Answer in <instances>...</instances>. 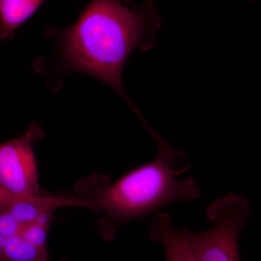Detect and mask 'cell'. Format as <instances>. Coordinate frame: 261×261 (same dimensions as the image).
I'll return each instance as SVG.
<instances>
[{"instance_id":"5b68a950","label":"cell","mask_w":261,"mask_h":261,"mask_svg":"<svg viewBox=\"0 0 261 261\" xmlns=\"http://www.w3.org/2000/svg\"><path fill=\"white\" fill-rule=\"evenodd\" d=\"M44 136L38 123L23 135L0 143V186L19 197L42 195L34 145Z\"/></svg>"},{"instance_id":"ba28073f","label":"cell","mask_w":261,"mask_h":261,"mask_svg":"<svg viewBox=\"0 0 261 261\" xmlns=\"http://www.w3.org/2000/svg\"><path fill=\"white\" fill-rule=\"evenodd\" d=\"M20 198H23V197H19L12 195L9 192L7 191V190H5V189L0 186V207L8 205V204L11 203L13 201Z\"/></svg>"},{"instance_id":"7a4b0ae2","label":"cell","mask_w":261,"mask_h":261,"mask_svg":"<svg viewBox=\"0 0 261 261\" xmlns=\"http://www.w3.org/2000/svg\"><path fill=\"white\" fill-rule=\"evenodd\" d=\"M154 141L158 147L155 158L116 181L95 173L75 184V197L101 214L97 228L103 240L113 241L125 225L159 212L166 206L200 197L195 178H178L190 169L188 156L160 135Z\"/></svg>"},{"instance_id":"30bf717a","label":"cell","mask_w":261,"mask_h":261,"mask_svg":"<svg viewBox=\"0 0 261 261\" xmlns=\"http://www.w3.org/2000/svg\"><path fill=\"white\" fill-rule=\"evenodd\" d=\"M61 261H66V260H61Z\"/></svg>"},{"instance_id":"3957f363","label":"cell","mask_w":261,"mask_h":261,"mask_svg":"<svg viewBox=\"0 0 261 261\" xmlns=\"http://www.w3.org/2000/svg\"><path fill=\"white\" fill-rule=\"evenodd\" d=\"M83 207L68 195L23 197L0 207V261H49L48 235L56 211Z\"/></svg>"},{"instance_id":"8992f818","label":"cell","mask_w":261,"mask_h":261,"mask_svg":"<svg viewBox=\"0 0 261 261\" xmlns=\"http://www.w3.org/2000/svg\"><path fill=\"white\" fill-rule=\"evenodd\" d=\"M151 240L162 245L166 261H195L190 246L173 227L172 218L165 213H155L151 223Z\"/></svg>"},{"instance_id":"6da1fadb","label":"cell","mask_w":261,"mask_h":261,"mask_svg":"<svg viewBox=\"0 0 261 261\" xmlns=\"http://www.w3.org/2000/svg\"><path fill=\"white\" fill-rule=\"evenodd\" d=\"M161 24L151 2L132 10L119 0H92L76 23L60 34L62 64L69 71L82 72L102 81L140 118L142 115L123 87L122 73L135 49L153 48Z\"/></svg>"},{"instance_id":"8fae6325","label":"cell","mask_w":261,"mask_h":261,"mask_svg":"<svg viewBox=\"0 0 261 261\" xmlns=\"http://www.w3.org/2000/svg\"><path fill=\"white\" fill-rule=\"evenodd\" d=\"M249 1H251V0H249Z\"/></svg>"},{"instance_id":"277c9868","label":"cell","mask_w":261,"mask_h":261,"mask_svg":"<svg viewBox=\"0 0 261 261\" xmlns=\"http://www.w3.org/2000/svg\"><path fill=\"white\" fill-rule=\"evenodd\" d=\"M248 201L235 193L216 199L207 207L206 217L212 227L201 232L185 228L178 231L188 243L195 261H240L239 238L248 225Z\"/></svg>"},{"instance_id":"52a82bcc","label":"cell","mask_w":261,"mask_h":261,"mask_svg":"<svg viewBox=\"0 0 261 261\" xmlns=\"http://www.w3.org/2000/svg\"><path fill=\"white\" fill-rule=\"evenodd\" d=\"M45 0H0V41L10 40Z\"/></svg>"},{"instance_id":"9c48e42d","label":"cell","mask_w":261,"mask_h":261,"mask_svg":"<svg viewBox=\"0 0 261 261\" xmlns=\"http://www.w3.org/2000/svg\"><path fill=\"white\" fill-rule=\"evenodd\" d=\"M123 1L125 3H128L132 2V0H123Z\"/></svg>"}]
</instances>
